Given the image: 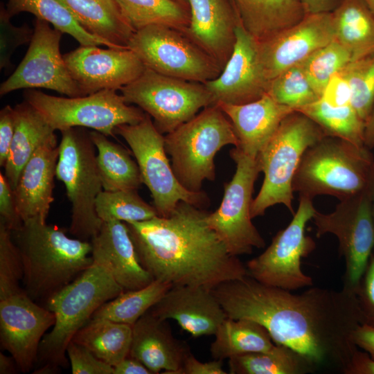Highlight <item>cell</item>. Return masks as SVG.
Instances as JSON below:
<instances>
[{
  "label": "cell",
  "instance_id": "obj_1",
  "mask_svg": "<svg viewBox=\"0 0 374 374\" xmlns=\"http://www.w3.org/2000/svg\"><path fill=\"white\" fill-rule=\"evenodd\" d=\"M231 319L264 326L276 344L301 355L313 371L344 372L359 348L353 334L362 323L356 294L314 287L301 294L263 284L249 275L212 290Z\"/></svg>",
  "mask_w": 374,
  "mask_h": 374
},
{
  "label": "cell",
  "instance_id": "obj_2",
  "mask_svg": "<svg viewBox=\"0 0 374 374\" xmlns=\"http://www.w3.org/2000/svg\"><path fill=\"white\" fill-rule=\"evenodd\" d=\"M208 213L181 201L167 217L125 222L139 261L154 280L213 290L247 275L208 225Z\"/></svg>",
  "mask_w": 374,
  "mask_h": 374
},
{
  "label": "cell",
  "instance_id": "obj_3",
  "mask_svg": "<svg viewBox=\"0 0 374 374\" xmlns=\"http://www.w3.org/2000/svg\"><path fill=\"white\" fill-rule=\"evenodd\" d=\"M12 236L24 265L22 289L43 306L93 264L91 241L71 238L57 225L30 220Z\"/></svg>",
  "mask_w": 374,
  "mask_h": 374
},
{
  "label": "cell",
  "instance_id": "obj_4",
  "mask_svg": "<svg viewBox=\"0 0 374 374\" xmlns=\"http://www.w3.org/2000/svg\"><path fill=\"white\" fill-rule=\"evenodd\" d=\"M123 292L104 267L93 262L53 295L44 307L54 313L55 323L41 341L33 373H57L61 367L66 368V348L74 335L102 305Z\"/></svg>",
  "mask_w": 374,
  "mask_h": 374
},
{
  "label": "cell",
  "instance_id": "obj_5",
  "mask_svg": "<svg viewBox=\"0 0 374 374\" xmlns=\"http://www.w3.org/2000/svg\"><path fill=\"white\" fill-rule=\"evenodd\" d=\"M371 150L325 136L305 152L292 188L312 199L331 195L339 200L368 188L374 163Z\"/></svg>",
  "mask_w": 374,
  "mask_h": 374
},
{
  "label": "cell",
  "instance_id": "obj_6",
  "mask_svg": "<svg viewBox=\"0 0 374 374\" xmlns=\"http://www.w3.org/2000/svg\"><path fill=\"white\" fill-rule=\"evenodd\" d=\"M227 145L237 147L238 141L232 123L218 105L204 108L164 135L165 150L177 179L194 193L202 191L205 180H215V157Z\"/></svg>",
  "mask_w": 374,
  "mask_h": 374
},
{
  "label": "cell",
  "instance_id": "obj_7",
  "mask_svg": "<svg viewBox=\"0 0 374 374\" xmlns=\"http://www.w3.org/2000/svg\"><path fill=\"white\" fill-rule=\"evenodd\" d=\"M325 136L319 125L301 112L294 111L283 119L258 157L264 179L251 204L252 219L276 204H283L294 214V175L307 149Z\"/></svg>",
  "mask_w": 374,
  "mask_h": 374
},
{
  "label": "cell",
  "instance_id": "obj_8",
  "mask_svg": "<svg viewBox=\"0 0 374 374\" xmlns=\"http://www.w3.org/2000/svg\"><path fill=\"white\" fill-rule=\"evenodd\" d=\"M60 132L56 177L64 184L71 204L69 231L76 238L91 241L103 224L96 211V198L103 190L96 148L84 127Z\"/></svg>",
  "mask_w": 374,
  "mask_h": 374
},
{
  "label": "cell",
  "instance_id": "obj_9",
  "mask_svg": "<svg viewBox=\"0 0 374 374\" xmlns=\"http://www.w3.org/2000/svg\"><path fill=\"white\" fill-rule=\"evenodd\" d=\"M24 100L36 109L46 121L60 132L73 127H88L107 136H114L120 125L141 121L145 112L127 103L116 90H102L78 97H57L30 89Z\"/></svg>",
  "mask_w": 374,
  "mask_h": 374
},
{
  "label": "cell",
  "instance_id": "obj_10",
  "mask_svg": "<svg viewBox=\"0 0 374 374\" xmlns=\"http://www.w3.org/2000/svg\"><path fill=\"white\" fill-rule=\"evenodd\" d=\"M114 134L120 135L132 150L159 216H168L181 201L199 208L208 204L204 192L189 191L177 179L165 150L164 136L149 114L145 113L136 124L118 125Z\"/></svg>",
  "mask_w": 374,
  "mask_h": 374
},
{
  "label": "cell",
  "instance_id": "obj_11",
  "mask_svg": "<svg viewBox=\"0 0 374 374\" xmlns=\"http://www.w3.org/2000/svg\"><path fill=\"white\" fill-rule=\"evenodd\" d=\"M120 91L127 103L136 105L153 118L162 134L190 120L199 109L214 105L204 83L168 76L147 67Z\"/></svg>",
  "mask_w": 374,
  "mask_h": 374
},
{
  "label": "cell",
  "instance_id": "obj_12",
  "mask_svg": "<svg viewBox=\"0 0 374 374\" xmlns=\"http://www.w3.org/2000/svg\"><path fill=\"white\" fill-rule=\"evenodd\" d=\"M127 47L155 72L204 83L217 78L222 69L184 31L164 25L136 30Z\"/></svg>",
  "mask_w": 374,
  "mask_h": 374
},
{
  "label": "cell",
  "instance_id": "obj_13",
  "mask_svg": "<svg viewBox=\"0 0 374 374\" xmlns=\"http://www.w3.org/2000/svg\"><path fill=\"white\" fill-rule=\"evenodd\" d=\"M312 220L317 237L331 233L339 241V255L345 260L342 289L356 294L370 256L374 250V217L368 188L339 200L335 210H316Z\"/></svg>",
  "mask_w": 374,
  "mask_h": 374
},
{
  "label": "cell",
  "instance_id": "obj_14",
  "mask_svg": "<svg viewBox=\"0 0 374 374\" xmlns=\"http://www.w3.org/2000/svg\"><path fill=\"white\" fill-rule=\"evenodd\" d=\"M230 157L235 163V172L231 181L224 184L220 206L208 213L206 220L229 253L238 257L251 254L253 248L265 245L251 216L253 186L261 168L258 158L237 147L230 150Z\"/></svg>",
  "mask_w": 374,
  "mask_h": 374
},
{
  "label": "cell",
  "instance_id": "obj_15",
  "mask_svg": "<svg viewBox=\"0 0 374 374\" xmlns=\"http://www.w3.org/2000/svg\"><path fill=\"white\" fill-rule=\"evenodd\" d=\"M299 207L290 223L279 231L270 245L246 266L247 275L273 287L293 291L310 287L312 279L301 269V261L316 247L305 234L307 223L316 211L312 199L299 196Z\"/></svg>",
  "mask_w": 374,
  "mask_h": 374
},
{
  "label": "cell",
  "instance_id": "obj_16",
  "mask_svg": "<svg viewBox=\"0 0 374 374\" xmlns=\"http://www.w3.org/2000/svg\"><path fill=\"white\" fill-rule=\"evenodd\" d=\"M28 49L20 64L0 86L3 96L21 89L44 88L68 97L83 96L60 50L62 35L49 23L36 19Z\"/></svg>",
  "mask_w": 374,
  "mask_h": 374
},
{
  "label": "cell",
  "instance_id": "obj_17",
  "mask_svg": "<svg viewBox=\"0 0 374 374\" xmlns=\"http://www.w3.org/2000/svg\"><path fill=\"white\" fill-rule=\"evenodd\" d=\"M53 312L31 299L23 290L0 300V341L15 359L19 371L35 365L46 332L54 326Z\"/></svg>",
  "mask_w": 374,
  "mask_h": 374
},
{
  "label": "cell",
  "instance_id": "obj_18",
  "mask_svg": "<svg viewBox=\"0 0 374 374\" xmlns=\"http://www.w3.org/2000/svg\"><path fill=\"white\" fill-rule=\"evenodd\" d=\"M83 96L102 90H120L137 79L146 66L129 48L82 46L63 55Z\"/></svg>",
  "mask_w": 374,
  "mask_h": 374
},
{
  "label": "cell",
  "instance_id": "obj_19",
  "mask_svg": "<svg viewBox=\"0 0 374 374\" xmlns=\"http://www.w3.org/2000/svg\"><path fill=\"white\" fill-rule=\"evenodd\" d=\"M214 105H242L260 98L267 92L265 76L258 53V41L238 21L235 43L220 74L204 83Z\"/></svg>",
  "mask_w": 374,
  "mask_h": 374
},
{
  "label": "cell",
  "instance_id": "obj_20",
  "mask_svg": "<svg viewBox=\"0 0 374 374\" xmlns=\"http://www.w3.org/2000/svg\"><path fill=\"white\" fill-rule=\"evenodd\" d=\"M335 39L332 12L306 14L295 25L258 42L266 78L270 82Z\"/></svg>",
  "mask_w": 374,
  "mask_h": 374
},
{
  "label": "cell",
  "instance_id": "obj_21",
  "mask_svg": "<svg viewBox=\"0 0 374 374\" xmlns=\"http://www.w3.org/2000/svg\"><path fill=\"white\" fill-rule=\"evenodd\" d=\"M148 311L160 319L175 320L195 338L214 335L227 318L212 290L200 286H172Z\"/></svg>",
  "mask_w": 374,
  "mask_h": 374
},
{
  "label": "cell",
  "instance_id": "obj_22",
  "mask_svg": "<svg viewBox=\"0 0 374 374\" xmlns=\"http://www.w3.org/2000/svg\"><path fill=\"white\" fill-rule=\"evenodd\" d=\"M190 22L184 31L222 70L235 43L239 19L231 0H188Z\"/></svg>",
  "mask_w": 374,
  "mask_h": 374
},
{
  "label": "cell",
  "instance_id": "obj_23",
  "mask_svg": "<svg viewBox=\"0 0 374 374\" xmlns=\"http://www.w3.org/2000/svg\"><path fill=\"white\" fill-rule=\"evenodd\" d=\"M59 157L57 137L42 145L24 167L13 194L23 222H46L53 202L54 178Z\"/></svg>",
  "mask_w": 374,
  "mask_h": 374
},
{
  "label": "cell",
  "instance_id": "obj_24",
  "mask_svg": "<svg viewBox=\"0 0 374 374\" xmlns=\"http://www.w3.org/2000/svg\"><path fill=\"white\" fill-rule=\"evenodd\" d=\"M91 243L93 262L104 267L124 291L143 288L154 280L139 261L125 222H103Z\"/></svg>",
  "mask_w": 374,
  "mask_h": 374
},
{
  "label": "cell",
  "instance_id": "obj_25",
  "mask_svg": "<svg viewBox=\"0 0 374 374\" xmlns=\"http://www.w3.org/2000/svg\"><path fill=\"white\" fill-rule=\"evenodd\" d=\"M186 343L177 339L166 320L149 311L132 326L130 355L141 361L152 374H181L186 356Z\"/></svg>",
  "mask_w": 374,
  "mask_h": 374
},
{
  "label": "cell",
  "instance_id": "obj_26",
  "mask_svg": "<svg viewBox=\"0 0 374 374\" xmlns=\"http://www.w3.org/2000/svg\"><path fill=\"white\" fill-rule=\"evenodd\" d=\"M217 105L233 125L238 141L237 148L253 158L258 157L283 119L294 111L267 93L246 104Z\"/></svg>",
  "mask_w": 374,
  "mask_h": 374
},
{
  "label": "cell",
  "instance_id": "obj_27",
  "mask_svg": "<svg viewBox=\"0 0 374 374\" xmlns=\"http://www.w3.org/2000/svg\"><path fill=\"white\" fill-rule=\"evenodd\" d=\"M242 27L262 41L299 22L306 15L299 0H231Z\"/></svg>",
  "mask_w": 374,
  "mask_h": 374
},
{
  "label": "cell",
  "instance_id": "obj_28",
  "mask_svg": "<svg viewBox=\"0 0 374 374\" xmlns=\"http://www.w3.org/2000/svg\"><path fill=\"white\" fill-rule=\"evenodd\" d=\"M15 130L5 169V176L14 189L24 167L35 152L56 137L55 130L26 101L14 107Z\"/></svg>",
  "mask_w": 374,
  "mask_h": 374
},
{
  "label": "cell",
  "instance_id": "obj_29",
  "mask_svg": "<svg viewBox=\"0 0 374 374\" xmlns=\"http://www.w3.org/2000/svg\"><path fill=\"white\" fill-rule=\"evenodd\" d=\"M79 24L91 35L118 48H128L135 32L116 0H60Z\"/></svg>",
  "mask_w": 374,
  "mask_h": 374
},
{
  "label": "cell",
  "instance_id": "obj_30",
  "mask_svg": "<svg viewBox=\"0 0 374 374\" xmlns=\"http://www.w3.org/2000/svg\"><path fill=\"white\" fill-rule=\"evenodd\" d=\"M332 17L335 40L352 61L374 55V13L363 0H342Z\"/></svg>",
  "mask_w": 374,
  "mask_h": 374
},
{
  "label": "cell",
  "instance_id": "obj_31",
  "mask_svg": "<svg viewBox=\"0 0 374 374\" xmlns=\"http://www.w3.org/2000/svg\"><path fill=\"white\" fill-rule=\"evenodd\" d=\"M214 335L211 356L222 361L248 353L267 351L276 345L264 326L246 319L226 318Z\"/></svg>",
  "mask_w": 374,
  "mask_h": 374
},
{
  "label": "cell",
  "instance_id": "obj_32",
  "mask_svg": "<svg viewBox=\"0 0 374 374\" xmlns=\"http://www.w3.org/2000/svg\"><path fill=\"white\" fill-rule=\"evenodd\" d=\"M96 148V162L103 190H137L143 184L137 163L122 146L96 131L89 132Z\"/></svg>",
  "mask_w": 374,
  "mask_h": 374
},
{
  "label": "cell",
  "instance_id": "obj_33",
  "mask_svg": "<svg viewBox=\"0 0 374 374\" xmlns=\"http://www.w3.org/2000/svg\"><path fill=\"white\" fill-rule=\"evenodd\" d=\"M132 326L110 320H90L74 335L73 341L89 349L114 367L130 354Z\"/></svg>",
  "mask_w": 374,
  "mask_h": 374
},
{
  "label": "cell",
  "instance_id": "obj_34",
  "mask_svg": "<svg viewBox=\"0 0 374 374\" xmlns=\"http://www.w3.org/2000/svg\"><path fill=\"white\" fill-rule=\"evenodd\" d=\"M6 10L10 17L22 12H30L36 19L51 24L62 33L70 35L82 46L104 45L116 48L87 32L60 0H8Z\"/></svg>",
  "mask_w": 374,
  "mask_h": 374
},
{
  "label": "cell",
  "instance_id": "obj_35",
  "mask_svg": "<svg viewBox=\"0 0 374 374\" xmlns=\"http://www.w3.org/2000/svg\"><path fill=\"white\" fill-rule=\"evenodd\" d=\"M229 368L231 374H303L313 371L301 355L279 344L267 351L231 357Z\"/></svg>",
  "mask_w": 374,
  "mask_h": 374
},
{
  "label": "cell",
  "instance_id": "obj_36",
  "mask_svg": "<svg viewBox=\"0 0 374 374\" xmlns=\"http://www.w3.org/2000/svg\"><path fill=\"white\" fill-rule=\"evenodd\" d=\"M296 111L312 119L326 136L339 138L357 146H365V122L351 105H332L320 98Z\"/></svg>",
  "mask_w": 374,
  "mask_h": 374
},
{
  "label": "cell",
  "instance_id": "obj_37",
  "mask_svg": "<svg viewBox=\"0 0 374 374\" xmlns=\"http://www.w3.org/2000/svg\"><path fill=\"white\" fill-rule=\"evenodd\" d=\"M171 287L167 283L154 280L143 288L124 291L102 305L90 320L106 319L133 326Z\"/></svg>",
  "mask_w": 374,
  "mask_h": 374
},
{
  "label": "cell",
  "instance_id": "obj_38",
  "mask_svg": "<svg viewBox=\"0 0 374 374\" xmlns=\"http://www.w3.org/2000/svg\"><path fill=\"white\" fill-rule=\"evenodd\" d=\"M136 31L150 25H164L185 31L190 22L186 8L174 0H116Z\"/></svg>",
  "mask_w": 374,
  "mask_h": 374
},
{
  "label": "cell",
  "instance_id": "obj_39",
  "mask_svg": "<svg viewBox=\"0 0 374 374\" xmlns=\"http://www.w3.org/2000/svg\"><path fill=\"white\" fill-rule=\"evenodd\" d=\"M96 211L103 222H142L159 216L154 206L146 203L133 189L103 190L96 198Z\"/></svg>",
  "mask_w": 374,
  "mask_h": 374
},
{
  "label": "cell",
  "instance_id": "obj_40",
  "mask_svg": "<svg viewBox=\"0 0 374 374\" xmlns=\"http://www.w3.org/2000/svg\"><path fill=\"white\" fill-rule=\"evenodd\" d=\"M352 61L348 50L337 40L314 51L300 64L320 98L330 80Z\"/></svg>",
  "mask_w": 374,
  "mask_h": 374
},
{
  "label": "cell",
  "instance_id": "obj_41",
  "mask_svg": "<svg viewBox=\"0 0 374 374\" xmlns=\"http://www.w3.org/2000/svg\"><path fill=\"white\" fill-rule=\"evenodd\" d=\"M267 93L276 102L296 111L320 99L300 64L283 71L269 84Z\"/></svg>",
  "mask_w": 374,
  "mask_h": 374
},
{
  "label": "cell",
  "instance_id": "obj_42",
  "mask_svg": "<svg viewBox=\"0 0 374 374\" xmlns=\"http://www.w3.org/2000/svg\"><path fill=\"white\" fill-rule=\"evenodd\" d=\"M350 90V104L365 122L374 106V55L350 62L340 71Z\"/></svg>",
  "mask_w": 374,
  "mask_h": 374
},
{
  "label": "cell",
  "instance_id": "obj_43",
  "mask_svg": "<svg viewBox=\"0 0 374 374\" xmlns=\"http://www.w3.org/2000/svg\"><path fill=\"white\" fill-rule=\"evenodd\" d=\"M24 265L12 231L0 221V300L23 291Z\"/></svg>",
  "mask_w": 374,
  "mask_h": 374
},
{
  "label": "cell",
  "instance_id": "obj_44",
  "mask_svg": "<svg viewBox=\"0 0 374 374\" xmlns=\"http://www.w3.org/2000/svg\"><path fill=\"white\" fill-rule=\"evenodd\" d=\"M6 8L1 7L0 11V69H10L12 66L11 57L15 51L20 46L30 42L33 29L27 24L14 26Z\"/></svg>",
  "mask_w": 374,
  "mask_h": 374
},
{
  "label": "cell",
  "instance_id": "obj_45",
  "mask_svg": "<svg viewBox=\"0 0 374 374\" xmlns=\"http://www.w3.org/2000/svg\"><path fill=\"white\" fill-rule=\"evenodd\" d=\"M73 374H114V367L84 346L71 341L66 348Z\"/></svg>",
  "mask_w": 374,
  "mask_h": 374
},
{
  "label": "cell",
  "instance_id": "obj_46",
  "mask_svg": "<svg viewBox=\"0 0 374 374\" xmlns=\"http://www.w3.org/2000/svg\"><path fill=\"white\" fill-rule=\"evenodd\" d=\"M356 296L362 323L374 326V250L359 282Z\"/></svg>",
  "mask_w": 374,
  "mask_h": 374
},
{
  "label": "cell",
  "instance_id": "obj_47",
  "mask_svg": "<svg viewBox=\"0 0 374 374\" xmlns=\"http://www.w3.org/2000/svg\"><path fill=\"white\" fill-rule=\"evenodd\" d=\"M0 221L12 231L23 225L22 218L18 211L13 189L5 175L0 172Z\"/></svg>",
  "mask_w": 374,
  "mask_h": 374
},
{
  "label": "cell",
  "instance_id": "obj_48",
  "mask_svg": "<svg viewBox=\"0 0 374 374\" xmlns=\"http://www.w3.org/2000/svg\"><path fill=\"white\" fill-rule=\"evenodd\" d=\"M15 130L14 107L7 105L0 112V166L8 161Z\"/></svg>",
  "mask_w": 374,
  "mask_h": 374
},
{
  "label": "cell",
  "instance_id": "obj_49",
  "mask_svg": "<svg viewBox=\"0 0 374 374\" xmlns=\"http://www.w3.org/2000/svg\"><path fill=\"white\" fill-rule=\"evenodd\" d=\"M321 98L332 105H351L350 87L340 71L330 80Z\"/></svg>",
  "mask_w": 374,
  "mask_h": 374
},
{
  "label": "cell",
  "instance_id": "obj_50",
  "mask_svg": "<svg viewBox=\"0 0 374 374\" xmlns=\"http://www.w3.org/2000/svg\"><path fill=\"white\" fill-rule=\"evenodd\" d=\"M222 360L215 359L208 362L197 360L191 352L184 359L181 374H226Z\"/></svg>",
  "mask_w": 374,
  "mask_h": 374
},
{
  "label": "cell",
  "instance_id": "obj_51",
  "mask_svg": "<svg viewBox=\"0 0 374 374\" xmlns=\"http://www.w3.org/2000/svg\"><path fill=\"white\" fill-rule=\"evenodd\" d=\"M343 373L374 374V359L366 352L358 348L353 355Z\"/></svg>",
  "mask_w": 374,
  "mask_h": 374
},
{
  "label": "cell",
  "instance_id": "obj_52",
  "mask_svg": "<svg viewBox=\"0 0 374 374\" xmlns=\"http://www.w3.org/2000/svg\"><path fill=\"white\" fill-rule=\"evenodd\" d=\"M353 341L357 348L374 359V326L366 323L359 325L353 332Z\"/></svg>",
  "mask_w": 374,
  "mask_h": 374
},
{
  "label": "cell",
  "instance_id": "obj_53",
  "mask_svg": "<svg viewBox=\"0 0 374 374\" xmlns=\"http://www.w3.org/2000/svg\"><path fill=\"white\" fill-rule=\"evenodd\" d=\"M114 374H152L139 359L128 355L114 367Z\"/></svg>",
  "mask_w": 374,
  "mask_h": 374
},
{
  "label": "cell",
  "instance_id": "obj_54",
  "mask_svg": "<svg viewBox=\"0 0 374 374\" xmlns=\"http://www.w3.org/2000/svg\"><path fill=\"white\" fill-rule=\"evenodd\" d=\"M306 14L331 12L342 0H299Z\"/></svg>",
  "mask_w": 374,
  "mask_h": 374
},
{
  "label": "cell",
  "instance_id": "obj_55",
  "mask_svg": "<svg viewBox=\"0 0 374 374\" xmlns=\"http://www.w3.org/2000/svg\"><path fill=\"white\" fill-rule=\"evenodd\" d=\"M364 145L370 150L374 148V106L365 123Z\"/></svg>",
  "mask_w": 374,
  "mask_h": 374
},
{
  "label": "cell",
  "instance_id": "obj_56",
  "mask_svg": "<svg viewBox=\"0 0 374 374\" xmlns=\"http://www.w3.org/2000/svg\"><path fill=\"white\" fill-rule=\"evenodd\" d=\"M17 371H19V368L12 356L0 353V373L13 374Z\"/></svg>",
  "mask_w": 374,
  "mask_h": 374
},
{
  "label": "cell",
  "instance_id": "obj_57",
  "mask_svg": "<svg viewBox=\"0 0 374 374\" xmlns=\"http://www.w3.org/2000/svg\"><path fill=\"white\" fill-rule=\"evenodd\" d=\"M369 190L372 200L373 213L374 217V163L372 169L371 180L369 183Z\"/></svg>",
  "mask_w": 374,
  "mask_h": 374
},
{
  "label": "cell",
  "instance_id": "obj_58",
  "mask_svg": "<svg viewBox=\"0 0 374 374\" xmlns=\"http://www.w3.org/2000/svg\"><path fill=\"white\" fill-rule=\"evenodd\" d=\"M371 10L374 13V0H363Z\"/></svg>",
  "mask_w": 374,
  "mask_h": 374
},
{
  "label": "cell",
  "instance_id": "obj_59",
  "mask_svg": "<svg viewBox=\"0 0 374 374\" xmlns=\"http://www.w3.org/2000/svg\"><path fill=\"white\" fill-rule=\"evenodd\" d=\"M174 1L182 5L185 8H188V0H174Z\"/></svg>",
  "mask_w": 374,
  "mask_h": 374
}]
</instances>
